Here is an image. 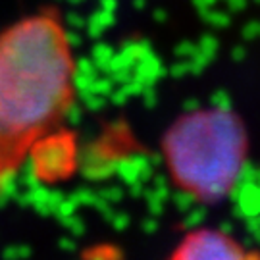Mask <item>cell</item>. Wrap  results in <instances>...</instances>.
<instances>
[{
    "mask_svg": "<svg viewBox=\"0 0 260 260\" xmlns=\"http://www.w3.org/2000/svg\"><path fill=\"white\" fill-rule=\"evenodd\" d=\"M168 260H260V249L247 247L223 230L205 225L187 232Z\"/></svg>",
    "mask_w": 260,
    "mask_h": 260,
    "instance_id": "obj_3",
    "label": "cell"
},
{
    "mask_svg": "<svg viewBox=\"0 0 260 260\" xmlns=\"http://www.w3.org/2000/svg\"><path fill=\"white\" fill-rule=\"evenodd\" d=\"M74 50L52 10L0 33V183L64 116L74 96Z\"/></svg>",
    "mask_w": 260,
    "mask_h": 260,
    "instance_id": "obj_1",
    "label": "cell"
},
{
    "mask_svg": "<svg viewBox=\"0 0 260 260\" xmlns=\"http://www.w3.org/2000/svg\"><path fill=\"white\" fill-rule=\"evenodd\" d=\"M249 149L245 121L223 106L187 112L162 137L172 183L203 205H216L232 195L247 166Z\"/></svg>",
    "mask_w": 260,
    "mask_h": 260,
    "instance_id": "obj_2",
    "label": "cell"
}]
</instances>
